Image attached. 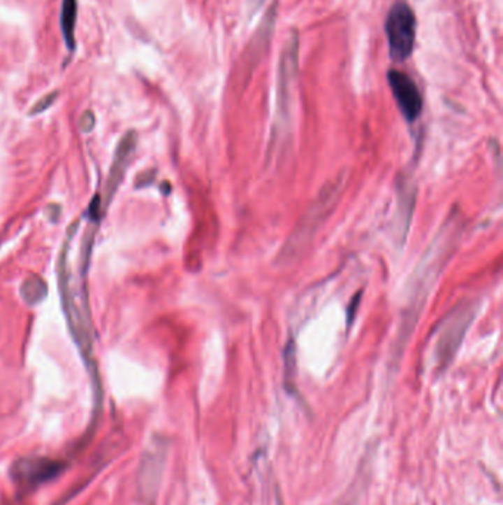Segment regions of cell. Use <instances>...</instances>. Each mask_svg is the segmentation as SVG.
I'll list each match as a JSON object with an SVG mask.
<instances>
[{"instance_id":"3","label":"cell","mask_w":503,"mask_h":505,"mask_svg":"<svg viewBox=\"0 0 503 505\" xmlns=\"http://www.w3.org/2000/svg\"><path fill=\"white\" fill-rule=\"evenodd\" d=\"M388 85L400 113L409 123H414L422 113V95L412 77L399 70H390L387 74Z\"/></svg>"},{"instance_id":"14","label":"cell","mask_w":503,"mask_h":505,"mask_svg":"<svg viewBox=\"0 0 503 505\" xmlns=\"http://www.w3.org/2000/svg\"><path fill=\"white\" fill-rule=\"evenodd\" d=\"M46 215H48V219L50 222H57L59 215H61V207L58 204H50L46 208Z\"/></svg>"},{"instance_id":"11","label":"cell","mask_w":503,"mask_h":505,"mask_svg":"<svg viewBox=\"0 0 503 505\" xmlns=\"http://www.w3.org/2000/svg\"><path fill=\"white\" fill-rule=\"evenodd\" d=\"M95 125H96V117L95 114L92 111H85L83 115L80 117V123H78V126H80L82 131L85 133H89L95 129Z\"/></svg>"},{"instance_id":"2","label":"cell","mask_w":503,"mask_h":505,"mask_svg":"<svg viewBox=\"0 0 503 505\" xmlns=\"http://www.w3.org/2000/svg\"><path fill=\"white\" fill-rule=\"evenodd\" d=\"M67 469V464L50 458H21L12 465L10 474L17 485L34 489L55 481Z\"/></svg>"},{"instance_id":"6","label":"cell","mask_w":503,"mask_h":505,"mask_svg":"<svg viewBox=\"0 0 503 505\" xmlns=\"http://www.w3.org/2000/svg\"><path fill=\"white\" fill-rule=\"evenodd\" d=\"M138 145V135L135 130L127 131L126 135L120 139L117 145V150L114 154V159H112V166L110 170V176H108V182H107V198H105V206L111 203L112 197L115 195L118 186H120L124 173L130 164L131 155H133L135 150Z\"/></svg>"},{"instance_id":"5","label":"cell","mask_w":503,"mask_h":505,"mask_svg":"<svg viewBox=\"0 0 503 505\" xmlns=\"http://www.w3.org/2000/svg\"><path fill=\"white\" fill-rule=\"evenodd\" d=\"M474 313H475L474 309H471V306L467 304L463 306V308H459L458 311H453L452 315L446 319L439 344H437V348H439L437 352L440 353L442 362L452 359L463 334H465V329L471 322V318Z\"/></svg>"},{"instance_id":"7","label":"cell","mask_w":503,"mask_h":505,"mask_svg":"<svg viewBox=\"0 0 503 505\" xmlns=\"http://www.w3.org/2000/svg\"><path fill=\"white\" fill-rule=\"evenodd\" d=\"M161 458H158L156 454L151 452V454L145 455V458L142 460V465L139 470V488L140 492L143 494V498H154L155 495V486L158 485V481H160V474H161V465L160 461Z\"/></svg>"},{"instance_id":"9","label":"cell","mask_w":503,"mask_h":505,"mask_svg":"<svg viewBox=\"0 0 503 505\" xmlns=\"http://www.w3.org/2000/svg\"><path fill=\"white\" fill-rule=\"evenodd\" d=\"M20 294L24 303H27L29 306H37L48 297V284L42 276L31 275L22 281Z\"/></svg>"},{"instance_id":"4","label":"cell","mask_w":503,"mask_h":505,"mask_svg":"<svg viewBox=\"0 0 503 505\" xmlns=\"http://www.w3.org/2000/svg\"><path fill=\"white\" fill-rule=\"evenodd\" d=\"M298 55L300 36L297 30H293L284 46L279 61V73H277V106H279L281 113L288 111L291 85H293L298 73Z\"/></svg>"},{"instance_id":"8","label":"cell","mask_w":503,"mask_h":505,"mask_svg":"<svg viewBox=\"0 0 503 505\" xmlns=\"http://www.w3.org/2000/svg\"><path fill=\"white\" fill-rule=\"evenodd\" d=\"M77 15H78V2H77V0H62L59 25H61V31H62V38H64L65 48H67L70 55H74L75 46H77V42H75Z\"/></svg>"},{"instance_id":"1","label":"cell","mask_w":503,"mask_h":505,"mask_svg":"<svg viewBox=\"0 0 503 505\" xmlns=\"http://www.w3.org/2000/svg\"><path fill=\"white\" fill-rule=\"evenodd\" d=\"M416 15L409 3L395 2L386 20L390 58L394 62H404L412 57L416 40Z\"/></svg>"},{"instance_id":"10","label":"cell","mask_w":503,"mask_h":505,"mask_svg":"<svg viewBox=\"0 0 503 505\" xmlns=\"http://www.w3.org/2000/svg\"><path fill=\"white\" fill-rule=\"evenodd\" d=\"M58 97H59V92L58 90H54V92H50V93H46V95L43 97V98H41V99H38L33 106H31V110L29 111V115H37V114H42V113H45L46 110H49L50 108V106L52 105H54L55 104V101L58 99Z\"/></svg>"},{"instance_id":"12","label":"cell","mask_w":503,"mask_h":505,"mask_svg":"<svg viewBox=\"0 0 503 505\" xmlns=\"http://www.w3.org/2000/svg\"><path fill=\"white\" fill-rule=\"evenodd\" d=\"M155 176V171H145L136 179V188H143V186H148L152 183Z\"/></svg>"},{"instance_id":"13","label":"cell","mask_w":503,"mask_h":505,"mask_svg":"<svg viewBox=\"0 0 503 505\" xmlns=\"http://www.w3.org/2000/svg\"><path fill=\"white\" fill-rule=\"evenodd\" d=\"M264 2H266V0H247L248 17L251 18L257 10H260V8L264 5Z\"/></svg>"}]
</instances>
